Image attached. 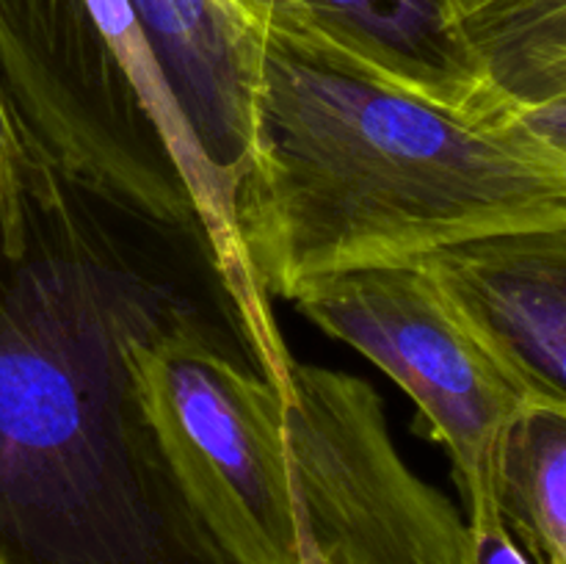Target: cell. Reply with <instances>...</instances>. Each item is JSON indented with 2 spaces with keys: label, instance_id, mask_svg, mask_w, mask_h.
Listing matches in <instances>:
<instances>
[{
  "label": "cell",
  "instance_id": "30bf717a",
  "mask_svg": "<svg viewBox=\"0 0 566 564\" xmlns=\"http://www.w3.org/2000/svg\"><path fill=\"white\" fill-rule=\"evenodd\" d=\"M501 523L531 564H566V407H525L492 473Z\"/></svg>",
  "mask_w": 566,
  "mask_h": 564
},
{
  "label": "cell",
  "instance_id": "5bb4252c",
  "mask_svg": "<svg viewBox=\"0 0 566 564\" xmlns=\"http://www.w3.org/2000/svg\"><path fill=\"white\" fill-rule=\"evenodd\" d=\"M0 166H3L9 175L20 177L22 153H20V144H17L14 127H11L9 114H6V108H3V100H0Z\"/></svg>",
  "mask_w": 566,
  "mask_h": 564
},
{
  "label": "cell",
  "instance_id": "6da1fadb",
  "mask_svg": "<svg viewBox=\"0 0 566 564\" xmlns=\"http://www.w3.org/2000/svg\"><path fill=\"white\" fill-rule=\"evenodd\" d=\"M219 296L202 236L22 158L0 208V564H232L127 365L133 341Z\"/></svg>",
  "mask_w": 566,
  "mask_h": 564
},
{
  "label": "cell",
  "instance_id": "4fadbf2b",
  "mask_svg": "<svg viewBox=\"0 0 566 564\" xmlns=\"http://www.w3.org/2000/svg\"><path fill=\"white\" fill-rule=\"evenodd\" d=\"M252 17L263 22L269 33H287L293 28L291 0H238Z\"/></svg>",
  "mask_w": 566,
  "mask_h": 564
},
{
  "label": "cell",
  "instance_id": "9c48e42d",
  "mask_svg": "<svg viewBox=\"0 0 566 564\" xmlns=\"http://www.w3.org/2000/svg\"><path fill=\"white\" fill-rule=\"evenodd\" d=\"M202 147L235 194L254 149L265 28L238 0H127Z\"/></svg>",
  "mask_w": 566,
  "mask_h": 564
},
{
  "label": "cell",
  "instance_id": "3957f363",
  "mask_svg": "<svg viewBox=\"0 0 566 564\" xmlns=\"http://www.w3.org/2000/svg\"><path fill=\"white\" fill-rule=\"evenodd\" d=\"M133 390L177 492L232 564H304L285 398L224 299L133 341Z\"/></svg>",
  "mask_w": 566,
  "mask_h": 564
},
{
  "label": "cell",
  "instance_id": "5b68a950",
  "mask_svg": "<svg viewBox=\"0 0 566 564\" xmlns=\"http://www.w3.org/2000/svg\"><path fill=\"white\" fill-rule=\"evenodd\" d=\"M285 446L304 564H468V523L403 462L370 382L293 363Z\"/></svg>",
  "mask_w": 566,
  "mask_h": 564
},
{
  "label": "cell",
  "instance_id": "ba28073f",
  "mask_svg": "<svg viewBox=\"0 0 566 564\" xmlns=\"http://www.w3.org/2000/svg\"><path fill=\"white\" fill-rule=\"evenodd\" d=\"M412 265L536 404L566 407V230L468 238Z\"/></svg>",
  "mask_w": 566,
  "mask_h": 564
},
{
  "label": "cell",
  "instance_id": "7a4b0ae2",
  "mask_svg": "<svg viewBox=\"0 0 566 564\" xmlns=\"http://www.w3.org/2000/svg\"><path fill=\"white\" fill-rule=\"evenodd\" d=\"M232 210L263 293L287 302L468 238L566 230V105L470 122L265 33Z\"/></svg>",
  "mask_w": 566,
  "mask_h": 564
},
{
  "label": "cell",
  "instance_id": "8fae6325",
  "mask_svg": "<svg viewBox=\"0 0 566 564\" xmlns=\"http://www.w3.org/2000/svg\"><path fill=\"white\" fill-rule=\"evenodd\" d=\"M495 86L525 111L566 105V0H446Z\"/></svg>",
  "mask_w": 566,
  "mask_h": 564
},
{
  "label": "cell",
  "instance_id": "8992f818",
  "mask_svg": "<svg viewBox=\"0 0 566 564\" xmlns=\"http://www.w3.org/2000/svg\"><path fill=\"white\" fill-rule=\"evenodd\" d=\"M293 304L326 335L379 365L418 404L431 437L451 457L464 520L497 514V448L512 420L536 401L470 335L431 276L420 265L348 271L304 288Z\"/></svg>",
  "mask_w": 566,
  "mask_h": 564
},
{
  "label": "cell",
  "instance_id": "52a82bcc",
  "mask_svg": "<svg viewBox=\"0 0 566 564\" xmlns=\"http://www.w3.org/2000/svg\"><path fill=\"white\" fill-rule=\"evenodd\" d=\"M296 53L470 122H509L514 105L470 48L446 0H291ZM269 33V31H265Z\"/></svg>",
  "mask_w": 566,
  "mask_h": 564
},
{
  "label": "cell",
  "instance_id": "277c9868",
  "mask_svg": "<svg viewBox=\"0 0 566 564\" xmlns=\"http://www.w3.org/2000/svg\"><path fill=\"white\" fill-rule=\"evenodd\" d=\"M0 100L22 158L158 224L202 236L191 197L86 0H0Z\"/></svg>",
  "mask_w": 566,
  "mask_h": 564
},
{
  "label": "cell",
  "instance_id": "9a60e30c",
  "mask_svg": "<svg viewBox=\"0 0 566 564\" xmlns=\"http://www.w3.org/2000/svg\"><path fill=\"white\" fill-rule=\"evenodd\" d=\"M6 186H9V171H6L3 166H0V194L6 191Z\"/></svg>",
  "mask_w": 566,
  "mask_h": 564
},
{
  "label": "cell",
  "instance_id": "7c38bea8",
  "mask_svg": "<svg viewBox=\"0 0 566 564\" xmlns=\"http://www.w3.org/2000/svg\"><path fill=\"white\" fill-rule=\"evenodd\" d=\"M470 536L468 564H531L517 542L501 523V514L464 520Z\"/></svg>",
  "mask_w": 566,
  "mask_h": 564
}]
</instances>
